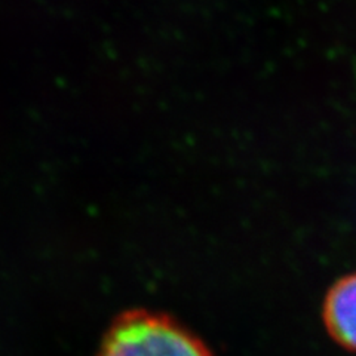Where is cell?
I'll use <instances>...</instances> for the list:
<instances>
[{
  "instance_id": "cell-2",
  "label": "cell",
  "mask_w": 356,
  "mask_h": 356,
  "mask_svg": "<svg viewBox=\"0 0 356 356\" xmlns=\"http://www.w3.org/2000/svg\"><path fill=\"white\" fill-rule=\"evenodd\" d=\"M322 316L334 341L356 352V273L343 276L330 288Z\"/></svg>"
},
{
  "instance_id": "cell-1",
  "label": "cell",
  "mask_w": 356,
  "mask_h": 356,
  "mask_svg": "<svg viewBox=\"0 0 356 356\" xmlns=\"http://www.w3.org/2000/svg\"><path fill=\"white\" fill-rule=\"evenodd\" d=\"M97 356H213V353L171 318L136 310L115 321Z\"/></svg>"
}]
</instances>
